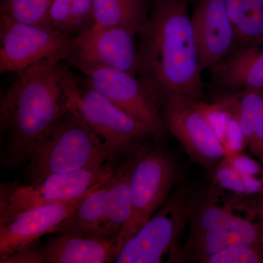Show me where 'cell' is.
Here are the masks:
<instances>
[{
  "mask_svg": "<svg viewBox=\"0 0 263 263\" xmlns=\"http://www.w3.org/2000/svg\"><path fill=\"white\" fill-rule=\"evenodd\" d=\"M190 2L149 0L148 19L137 34L138 75L155 87L160 102L171 95L203 97Z\"/></svg>",
  "mask_w": 263,
  "mask_h": 263,
  "instance_id": "obj_1",
  "label": "cell"
},
{
  "mask_svg": "<svg viewBox=\"0 0 263 263\" xmlns=\"http://www.w3.org/2000/svg\"><path fill=\"white\" fill-rule=\"evenodd\" d=\"M18 76L0 98L1 129L8 137L3 162L8 167L29 162L69 110L67 91L73 77L60 62H43Z\"/></svg>",
  "mask_w": 263,
  "mask_h": 263,
  "instance_id": "obj_2",
  "label": "cell"
},
{
  "mask_svg": "<svg viewBox=\"0 0 263 263\" xmlns=\"http://www.w3.org/2000/svg\"><path fill=\"white\" fill-rule=\"evenodd\" d=\"M108 155L95 137L70 110L48 131L29 161L31 182L53 174L96 169Z\"/></svg>",
  "mask_w": 263,
  "mask_h": 263,
  "instance_id": "obj_3",
  "label": "cell"
},
{
  "mask_svg": "<svg viewBox=\"0 0 263 263\" xmlns=\"http://www.w3.org/2000/svg\"><path fill=\"white\" fill-rule=\"evenodd\" d=\"M130 217L118 239L117 257L123 246L168 199L177 179L174 157L157 147L138 145L129 155ZM117 258V257H116Z\"/></svg>",
  "mask_w": 263,
  "mask_h": 263,
  "instance_id": "obj_4",
  "label": "cell"
},
{
  "mask_svg": "<svg viewBox=\"0 0 263 263\" xmlns=\"http://www.w3.org/2000/svg\"><path fill=\"white\" fill-rule=\"evenodd\" d=\"M69 110L84 123L108 155H129L148 137H153L139 121L116 106L110 100L75 77L67 91Z\"/></svg>",
  "mask_w": 263,
  "mask_h": 263,
  "instance_id": "obj_5",
  "label": "cell"
},
{
  "mask_svg": "<svg viewBox=\"0 0 263 263\" xmlns=\"http://www.w3.org/2000/svg\"><path fill=\"white\" fill-rule=\"evenodd\" d=\"M193 189L179 186L136 234L124 243L116 263L179 262L181 238L188 226Z\"/></svg>",
  "mask_w": 263,
  "mask_h": 263,
  "instance_id": "obj_6",
  "label": "cell"
},
{
  "mask_svg": "<svg viewBox=\"0 0 263 263\" xmlns=\"http://www.w3.org/2000/svg\"><path fill=\"white\" fill-rule=\"evenodd\" d=\"M115 168L105 164L96 169L51 175L37 182L9 189L1 186L0 224L18 213L45 205L72 201L99 187Z\"/></svg>",
  "mask_w": 263,
  "mask_h": 263,
  "instance_id": "obj_7",
  "label": "cell"
},
{
  "mask_svg": "<svg viewBox=\"0 0 263 263\" xmlns=\"http://www.w3.org/2000/svg\"><path fill=\"white\" fill-rule=\"evenodd\" d=\"M73 38L0 14V72L18 75L43 62L68 59Z\"/></svg>",
  "mask_w": 263,
  "mask_h": 263,
  "instance_id": "obj_8",
  "label": "cell"
},
{
  "mask_svg": "<svg viewBox=\"0 0 263 263\" xmlns=\"http://www.w3.org/2000/svg\"><path fill=\"white\" fill-rule=\"evenodd\" d=\"M86 76L85 84L110 100L132 117L139 121L155 139L164 136L160 99L151 83L138 76L110 68H89L81 70Z\"/></svg>",
  "mask_w": 263,
  "mask_h": 263,
  "instance_id": "obj_9",
  "label": "cell"
},
{
  "mask_svg": "<svg viewBox=\"0 0 263 263\" xmlns=\"http://www.w3.org/2000/svg\"><path fill=\"white\" fill-rule=\"evenodd\" d=\"M199 101L171 95L162 101L161 114L166 130L179 141L190 160L210 170L226 157L227 152L200 110Z\"/></svg>",
  "mask_w": 263,
  "mask_h": 263,
  "instance_id": "obj_10",
  "label": "cell"
},
{
  "mask_svg": "<svg viewBox=\"0 0 263 263\" xmlns=\"http://www.w3.org/2000/svg\"><path fill=\"white\" fill-rule=\"evenodd\" d=\"M68 59L80 70L110 68L138 76L137 34L95 23L73 38Z\"/></svg>",
  "mask_w": 263,
  "mask_h": 263,
  "instance_id": "obj_11",
  "label": "cell"
},
{
  "mask_svg": "<svg viewBox=\"0 0 263 263\" xmlns=\"http://www.w3.org/2000/svg\"><path fill=\"white\" fill-rule=\"evenodd\" d=\"M188 226L189 232H205L226 247L262 243L259 221L235 214L214 201L205 192L193 190L189 204Z\"/></svg>",
  "mask_w": 263,
  "mask_h": 263,
  "instance_id": "obj_12",
  "label": "cell"
},
{
  "mask_svg": "<svg viewBox=\"0 0 263 263\" xmlns=\"http://www.w3.org/2000/svg\"><path fill=\"white\" fill-rule=\"evenodd\" d=\"M191 20L200 68L209 70L226 58L235 46L226 0H195Z\"/></svg>",
  "mask_w": 263,
  "mask_h": 263,
  "instance_id": "obj_13",
  "label": "cell"
},
{
  "mask_svg": "<svg viewBox=\"0 0 263 263\" xmlns=\"http://www.w3.org/2000/svg\"><path fill=\"white\" fill-rule=\"evenodd\" d=\"M89 193L72 201L24 211L0 224V259L34 243L43 235L56 233Z\"/></svg>",
  "mask_w": 263,
  "mask_h": 263,
  "instance_id": "obj_14",
  "label": "cell"
},
{
  "mask_svg": "<svg viewBox=\"0 0 263 263\" xmlns=\"http://www.w3.org/2000/svg\"><path fill=\"white\" fill-rule=\"evenodd\" d=\"M209 70L214 82L230 91L263 90V44L235 48Z\"/></svg>",
  "mask_w": 263,
  "mask_h": 263,
  "instance_id": "obj_15",
  "label": "cell"
},
{
  "mask_svg": "<svg viewBox=\"0 0 263 263\" xmlns=\"http://www.w3.org/2000/svg\"><path fill=\"white\" fill-rule=\"evenodd\" d=\"M44 249L48 262L108 263L117 257V240L96 236L58 234Z\"/></svg>",
  "mask_w": 263,
  "mask_h": 263,
  "instance_id": "obj_16",
  "label": "cell"
},
{
  "mask_svg": "<svg viewBox=\"0 0 263 263\" xmlns=\"http://www.w3.org/2000/svg\"><path fill=\"white\" fill-rule=\"evenodd\" d=\"M129 159L115 168L110 177L106 205L103 220L97 231V237L106 239H119L127 224L132 212L130 191H129Z\"/></svg>",
  "mask_w": 263,
  "mask_h": 263,
  "instance_id": "obj_17",
  "label": "cell"
},
{
  "mask_svg": "<svg viewBox=\"0 0 263 263\" xmlns=\"http://www.w3.org/2000/svg\"><path fill=\"white\" fill-rule=\"evenodd\" d=\"M223 100L234 111L247 147L263 164V90L232 91Z\"/></svg>",
  "mask_w": 263,
  "mask_h": 263,
  "instance_id": "obj_18",
  "label": "cell"
},
{
  "mask_svg": "<svg viewBox=\"0 0 263 263\" xmlns=\"http://www.w3.org/2000/svg\"><path fill=\"white\" fill-rule=\"evenodd\" d=\"M95 23L138 34L146 23L149 0H93Z\"/></svg>",
  "mask_w": 263,
  "mask_h": 263,
  "instance_id": "obj_19",
  "label": "cell"
},
{
  "mask_svg": "<svg viewBox=\"0 0 263 263\" xmlns=\"http://www.w3.org/2000/svg\"><path fill=\"white\" fill-rule=\"evenodd\" d=\"M110 177L81 200L70 217L62 223L55 233L96 236L105 213L111 183Z\"/></svg>",
  "mask_w": 263,
  "mask_h": 263,
  "instance_id": "obj_20",
  "label": "cell"
},
{
  "mask_svg": "<svg viewBox=\"0 0 263 263\" xmlns=\"http://www.w3.org/2000/svg\"><path fill=\"white\" fill-rule=\"evenodd\" d=\"M226 3L234 29L233 49L263 44V0H226Z\"/></svg>",
  "mask_w": 263,
  "mask_h": 263,
  "instance_id": "obj_21",
  "label": "cell"
},
{
  "mask_svg": "<svg viewBox=\"0 0 263 263\" xmlns=\"http://www.w3.org/2000/svg\"><path fill=\"white\" fill-rule=\"evenodd\" d=\"M94 24L93 0H53L46 27L75 37Z\"/></svg>",
  "mask_w": 263,
  "mask_h": 263,
  "instance_id": "obj_22",
  "label": "cell"
},
{
  "mask_svg": "<svg viewBox=\"0 0 263 263\" xmlns=\"http://www.w3.org/2000/svg\"><path fill=\"white\" fill-rule=\"evenodd\" d=\"M211 183L205 193L214 200L220 197H228L226 206L243 199H247L243 194L241 176L226 158L210 169Z\"/></svg>",
  "mask_w": 263,
  "mask_h": 263,
  "instance_id": "obj_23",
  "label": "cell"
},
{
  "mask_svg": "<svg viewBox=\"0 0 263 263\" xmlns=\"http://www.w3.org/2000/svg\"><path fill=\"white\" fill-rule=\"evenodd\" d=\"M53 0H1L0 12L15 22L46 27Z\"/></svg>",
  "mask_w": 263,
  "mask_h": 263,
  "instance_id": "obj_24",
  "label": "cell"
},
{
  "mask_svg": "<svg viewBox=\"0 0 263 263\" xmlns=\"http://www.w3.org/2000/svg\"><path fill=\"white\" fill-rule=\"evenodd\" d=\"M201 263H263V243L230 246L204 259Z\"/></svg>",
  "mask_w": 263,
  "mask_h": 263,
  "instance_id": "obj_25",
  "label": "cell"
},
{
  "mask_svg": "<svg viewBox=\"0 0 263 263\" xmlns=\"http://www.w3.org/2000/svg\"><path fill=\"white\" fill-rule=\"evenodd\" d=\"M224 158L240 176L263 177V164L243 152L227 154Z\"/></svg>",
  "mask_w": 263,
  "mask_h": 263,
  "instance_id": "obj_26",
  "label": "cell"
},
{
  "mask_svg": "<svg viewBox=\"0 0 263 263\" xmlns=\"http://www.w3.org/2000/svg\"><path fill=\"white\" fill-rule=\"evenodd\" d=\"M1 263H43L48 262L44 249L38 248L35 242L15 251L9 256L0 259Z\"/></svg>",
  "mask_w": 263,
  "mask_h": 263,
  "instance_id": "obj_27",
  "label": "cell"
},
{
  "mask_svg": "<svg viewBox=\"0 0 263 263\" xmlns=\"http://www.w3.org/2000/svg\"><path fill=\"white\" fill-rule=\"evenodd\" d=\"M259 221L260 224L262 232V243H263V201L261 203L260 207L259 209Z\"/></svg>",
  "mask_w": 263,
  "mask_h": 263,
  "instance_id": "obj_28",
  "label": "cell"
}]
</instances>
